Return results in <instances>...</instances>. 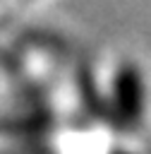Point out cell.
Returning a JSON list of instances; mask_svg holds the SVG:
<instances>
[{
	"instance_id": "1",
	"label": "cell",
	"mask_w": 151,
	"mask_h": 154,
	"mask_svg": "<svg viewBox=\"0 0 151 154\" xmlns=\"http://www.w3.org/2000/svg\"><path fill=\"white\" fill-rule=\"evenodd\" d=\"M151 91L146 75L134 63H120L110 75V108L125 130L144 128L149 118Z\"/></svg>"
}]
</instances>
